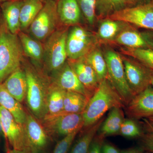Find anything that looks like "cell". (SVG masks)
Listing matches in <instances>:
<instances>
[{
	"mask_svg": "<svg viewBox=\"0 0 153 153\" xmlns=\"http://www.w3.org/2000/svg\"><path fill=\"white\" fill-rule=\"evenodd\" d=\"M125 105L109 80L104 79L100 82L98 88L88 100L82 113L84 123L81 130H85L95 124L114 108H124Z\"/></svg>",
	"mask_w": 153,
	"mask_h": 153,
	"instance_id": "obj_1",
	"label": "cell"
},
{
	"mask_svg": "<svg viewBox=\"0 0 153 153\" xmlns=\"http://www.w3.org/2000/svg\"><path fill=\"white\" fill-rule=\"evenodd\" d=\"M23 51L18 35L9 31L3 19L0 27V83L21 67Z\"/></svg>",
	"mask_w": 153,
	"mask_h": 153,
	"instance_id": "obj_2",
	"label": "cell"
},
{
	"mask_svg": "<svg viewBox=\"0 0 153 153\" xmlns=\"http://www.w3.org/2000/svg\"><path fill=\"white\" fill-rule=\"evenodd\" d=\"M24 70L27 85L26 99L28 109L41 121L47 113L48 89L51 80L30 67L26 66Z\"/></svg>",
	"mask_w": 153,
	"mask_h": 153,
	"instance_id": "obj_3",
	"label": "cell"
},
{
	"mask_svg": "<svg viewBox=\"0 0 153 153\" xmlns=\"http://www.w3.org/2000/svg\"><path fill=\"white\" fill-rule=\"evenodd\" d=\"M101 46L107 67V79L117 91L126 105L134 96L127 82L121 54L110 45Z\"/></svg>",
	"mask_w": 153,
	"mask_h": 153,
	"instance_id": "obj_4",
	"label": "cell"
},
{
	"mask_svg": "<svg viewBox=\"0 0 153 153\" xmlns=\"http://www.w3.org/2000/svg\"><path fill=\"white\" fill-rule=\"evenodd\" d=\"M68 28L55 31L47 39L44 48V67L48 72L54 73L67 61L66 42Z\"/></svg>",
	"mask_w": 153,
	"mask_h": 153,
	"instance_id": "obj_5",
	"label": "cell"
},
{
	"mask_svg": "<svg viewBox=\"0 0 153 153\" xmlns=\"http://www.w3.org/2000/svg\"><path fill=\"white\" fill-rule=\"evenodd\" d=\"M100 44L95 32L78 25L68 30L66 48L68 60H74L85 57L92 49Z\"/></svg>",
	"mask_w": 153,
	"mask_h": 153,
	"instance_id": "obj_6",
	"label": "cell"
},
{
	"mask_svg": "<svg viewBox=\"0 0 153 153\" xmlns=\"http://www.w3.org/2000/svg\"><path fill=\"white\" fill-rule=\"evenodd\" d=\"M41 122L49 137H64L77 130H81L84 123L82 113L64 112L46 115Z\"/></svg>",
	"mask_w": 153,
	"mask_h": 153,
	"instance_id": "obj_7",
	"label": "cell"
},
{
	"mask_svg": "<svg viewBox=\"0 0 153 153\" xmlns=\"http://www.w3.org/2000/svg\"><path fill=\"white\" fill-rule=\"evenodd\" d=\"M108 18L122 21L138 28L153 31V0L142 4L125 8Z\"/></svg>",
	"mask_w": 153,
	"mask_h": 153,
	"instance_id": "obj_8",
	"label": "cell"
},
{
	"mask_svg": "<svg viewBox=\"0 0 153 153\" xmlns=\"http://www.w3.org/2000/svg\"><path fill=\"white\" fill-rule=\"evenodd\" d=\"M121 55L127 82L134 96L150 85V69L133 57L122 54Z\"/></svg>",
	"mask_w": 153,
	"mask_h": 153,
	"instance_id": "obj_9",
	"label": "cell"
},
{
	"mask_svg": "<svg viewBox=\"0 0 153 153\" xmlns=\"http://www.w3.org/2000/svg\"><path fill=\"white\" fill-rule=\"evenodd\" d=\"M0 122L3 135L12 149L28 153V146L24 125L17 121L13 116L0 105Z\"/></svg>",
	"mask_w": 153,
	"mask_h": 153,
	"instance_id": "obj_10",
	"label": "cell"
},
{
	"mask_svg": "<svg viewBox=\"0 0 153 153\" xmlns=\"http://www.w3.org/2000/svg\"><path fill=\"white\" fill-rule=\"evenodd\" d=\"M58 21L57 4L48 1L30 25L31 33L38 40H45L55 31Z\"/></svg>",
	"mask_w": 153,
	"mask_h": 153,
	"instance_id": "obj_11",
	"label": "cell"
},
{
	"mask_svg": "<svg viewBox=\"0 0 153 153\" xmlns=\"http://www.w3.org/2000/svg\"><path fill=\"white\" fill-rule=\"evenodd\" d=\"M26 120L24 123L28 146V153H40L48 146L49 137L41 121L25 108Z\"/></svg>",
	"mask_w": 153,
	"mask_h": 153,
	"instance_id": "obj_12",
	"label": "cell"
},
{
	"mask_svg": "<svg viewBox=\"0 0 153 153\" xmlns=\"http://www.w3.org/2000/svg\"><path fill=\"white\" fill-rule=\"evenodd\" d=\"M116 45L122 48L153 50V31H140L127 23L112 46Z\"/></svg>",
	"mask_w": 153,
	"mask_h": 153,
	"instance_id": "obj_13",
	"label": "cell"
},
{
	"mask_svg": "<svg viewBox=\"0 0 153 153\" xmlns=\"http://www.w3.org/2000/svg\"><path fill=\"white\" fill-rule=\"evenodd\" d=\"M124 108L128 118L134 120L153 116V88L152 85H149L134 96Z\"/></svg>",
	"mask_w": 153,
	"mask_h": 153,
	"instance_id": "obj_14",
	"label": "cell"
},
{
	"mask_svg": "<svg viewBox=\"0 0 153 153\" xmlns=\"http://www.w3.org/2000/svg\"><path fill=\"white\" fill-rule=\"evenodd\" d=\"M51 81L66 91L81 94L89 100L91 97L67 61L60 69L52 73Z\"/></svg>",
	"mask_w": 153,
	"mask_h": 153,
	"instance_id": "obj_15",
	"label": "cell"
},
{
	"mask_svg": "<svg viewBox=\"0 0 153 153\" xmlns=\"http://www.w3.org/2000/svg\"><path fill=\"white\" fill-rule=\"evenodd\" d=\"M78 79L91 96L97 90L100 82L95 71L84 58L67 60Z\"/></svg>",
	"mask_w": 153,
	"mask_h": 153,
	"instance_id": "obj_16",
	"label": "cell"
},
{
	"mask_svg": "<svg viewBox=\"0 0 153 153\" xmlns=\"http://www.w3.org/2000/svg\"><path fill=\"white\" fill-rule=\"evenodd\" d=\"M97 30L95 32L99 42L101 45L112 46L118 36L127 23L110 18L98 21Z\"/></svg>",
	"mask_w": 153,
	"mask_h": 153,
	"instance_id": "obj_17",
	"label": "cell"
},
{
	"mask_svg": "<svg viewBox=\"0 0 153 153\" xmlns=\"http://www.w3.org/2000/svg\"><path fill=\"white\" fill-rule=\"evenodd\" d=\"M5 88L19 102L26 99L27 93V77L24 69L20 67L14 71L3 82Z\"/></svg>",
	"mask_w": 153,
	"mask_h": 153,
	"instance_id": "obj_18",
	"label": "cell"
},
{
	"mask_svg": "<svg viewBox=\"0 0 153 153\" xmlns=\"http://www.w3.org/2000/svg\"><path fill=\"white\" fill-rule=\"evenodd\" d=\"M22 4V0H9L0 4L3 19L13 34L18 35L21 31L20 16Z\"/></svg>",
	"mask_w": 153,
	"mask_h": 153,
	"instance_id": "obj_19",
	"label": "cell"
},
{
	"mask_svg": "<svg viewBox=\"0 0 153 153\" xmlns=\"http://www.w3.org/2000/svg\"><path fill=\"white\" fill-rule=\"evenodd\" d=\"M57 11L59 21L64 26L79 25L82 13L76 0H59Z\"/></svg>",
	"mask_w": 153,
	"mask_h": 153,
	"instance_id": "obj_20",
	"label": "cell"
},
{
	"mask_svg": "<svg viewBox=\"0 0 153 153\" xmlns=\"http://www.w3.org/2000/svg\"><path fill=\"white\" fill-rule=\"evenodd\" d=\"M123 108L115 107L110 110L109 114L105 119L97 132L102 138L107 136L120 134L122 125L125 120Z\"/></svg>",
	"mask_w": 153,
	"mask_h": 153,
	"instance_id": "obj_21",
	"label": "cell"
},
{
	"mask_svg": "<svg viewBox=\"0 0 153 153\" xmlns=\"http://www.w3.org/2000/svg\"><path fill=\"white\" fill-rule=\"evenodd\" d=\"M0 105L10 112L19 123L24 125L26 117L25 108L9 93L2 83H0Z\"/></svg>",
	"mask_w": 153,
	"mask_h": 153,
	"instance_id": "obj_22",
	"label": "cell"
},
{
	"mask_svg": "<svg viewBox=\"0 0 153 153\" xmlns=\"http://www.w3.org/2000/svg\"><path fill=\"white\" fill-rule=\"evenodd\" d=\"M95 71L100 82L107 78V67L101 44H99L83 57Z\"/></svg>",
	"mask_w": 153,
	"mask_h": 153,
	"instance_id": "obj_23",
	"label": "cell"
},
{
	"mask_svg": "<svg viewBox=\"0 0 153 153\" xmlns=\"http://www.w3.org/2000/svg\"><path fill=\"white\" fill-rule=\"evenodd\" d=\"M66 92V91L51 81L48 89L46 115L57 114L63 112V102Z\"/></svg>",
	"mask_w": 153,
	"mask_h": 153,
	"instance_id": "obj_24",
	"label": "cell"
},
{
	"mask_svg": "<svg viewBox=\"0 0 153 153\" xmlns=\"http://www.w3.org/2000/svg\"><path fill=\"white\" fill-rule=\"evenodd\" d=\"M44 5L41 0H25L21 7L20 22L21 29L30 27L33 20L43 8Z\"/></svg>",
	"mask_w": 153,
	"mask_h": 153,
	"instance_id": "obj_25",
	"label": "cell"
},
{
	"mask_svg": "<svg viewBox=\"0 0 153 153\" xmlns=\"http://www.w3.org/2000/svg\"><path fill=\"white\" fill-rule=\"evenodd\" d=\"M104 120L105 118L102 117L92 126L83 131L82 135L76 141L70 153H88L91 143Z\"/></svg>",
	"mask_w": 153,
	"mask_h": 153,
	"instance_id": "obj_26",
	"label": "cell"
},
{
	"mask_svg": "<svg viewBox=\"0 0 153 153\" xmlns=\"http://www.w3.org/2000/svg\"><path fill=\"white\" fill-rule=\"evenodd\" d=\"M23 49L26 55L37 63L43 59L44 49L40 42L21 31L18 34Z\"/></svg>",
	"mask_w": 153,
	"mask_h": 153,
	"instance_id": "obj_27",
	"label": "cell"
},
{
	"mask_svg": "<svg viewBox=\"0 0 153 153\" xmlns=\"http://www.w3.org/2000/svg\"><path fill=\"white\" fill-rule=\"evenodd\" d=\"M89 99L81 94L66 91L63 102V112L82 113Z\"/></svg>",
	"mask_w": 153,
	"mask_h": 153,
	"instance_id": "obj_28",
	"label": "cell"
},
{
	"mask_svg": "<svg viewBox=\"0 0 153 153\" xmlns=\"http://www.w3.org/2000/svg\"><path fill=\"white\" fill-rule=\"evenodd\" d=\"M126 7L125 0H96L97 21L108 18Z\"/></svg>",
	"mask_w": 153,
	"mask_h": 153,
	"instance_id": "obj_29",
	"label": "cell"
},
{
	"mask_svg": "<svg viewBox=\"0 0 153 153\" xmlns=\"http://www.w3.org/2000/svg\"><path fill=\"white\" fill-rule=\"evenodd\" d=\"M120 53L134 58L149 69L153 70V50L120 47Z\"/></svg>",
	"mask_w": 153,
	"mask_h": 153,
	"instance_id": "obj_30",
	"label": "cell"
},
{
	"mask_svg": "<svg viewBox=\"0 0 153 153\" xmlns=\"http://www.w3.org/2000/svg\"><path fill=\"white\" fill-rule=\"evenodd\" d=\"M76 1L88 24L91 27H94L97 21L96 0H76Z\"/></svg>",
	"mask_w": 153,
	"mask_h": 153,
	"instance_id": "obj_31",
	"label": "cell"
},
{
	"mask_svg": "<svg viewBox=\"0 0 153 153\" xmlns=\"http://www.w3.org/2000/svg\"><path fill=\"white\" fill-rule=\"evenodd\" d=\"M120 134L128 138H134L141 136L143 134L140 126L134 120H125L121 127Z\"/></svg>",
	"mask_w": 153,
	"mask_h": 153,
	"instance_id": "obj_32",
	"label": "cell"
},
{
	"mask_svg": "<svg viewBox=\"0 0 153 153\" xmlns=\"http://www.w3.org/2000/svg\"><path fill=\"white\" fill-rule=\"evenodd\" d=\"M80 131V129L77 130L63 137L56 144L53 153H68L76 135Z\"/></svg>",
	"mask_w": 153,
	"mask_h": 153,
	"instance_id": "obj_33",
	"label": "cell"
},
{
	"mask_svg": "<svg viewBox=\"0 0 153 153\" xmlns=\"http://www.w3.org/2000/svg\"><path fill=\"white\" fill-rule=\"evenodd\" d=\"M142 143L146 150L153 153V132L143 134L141 136Z\"/></svg>",
	"mask_w": 153,
	"mask_h": 153,
	"instance_id": "obj_34",
	"label": "cell"
},
{
	"mask_svg": "<svg viewBox=\"0 0 153 153\" xmlns=\"http://www.w3.org/2000/svg\"><path fill=\"white\" fill-rule=\"evenodd\" d=\"M103 138L99 136L94 137L88 153H102V146Z\"/></svg>",
	"mask_w": 153,
	"mask_h": 153,
	"instance_id": "obj_35",
	"label": "cell"
},
{
	"mask_svg": "<svg viewBox=\"0 0 153 153\" xmlns=\"http://www.w3.org/2000/svg\"><path fill=\"white\" fill-rule=\"evenodd\" d=\"M142 120L144 128L146 132H153V116Z\"/></svg>",
	"mask_w": 153,
	"mask_h": 153,
	"instance_id": "obj_36",
	"label": "cell"
},
{
	"mask_svg": "<svg viewBox=\"0 0 153 153\" xmlns=\"http://www.w3.org/2000/svg\"><path fill=\"white\" fill-rule=\"evenodd\" d=\"M102 153H121L120 151L112 145L109 143L102 144Z\"/></svg>",
	"mask_w": 153,
	"mask_h": 153,
	"instance_id": "obj_37",
	"label": "cell"
},
{
	"mask_svg": "<svg viewBox=\"0 0 153 153\" xmlns=\"http://www.w3.org/2000/svg\"><path fill=\"white\" fill-rule=\"evenodd\" d=\"M152 0H125L126 7H132L134 6L142 4L145 3L150 1Z\"/></svg>",
	"mask_w": 153,
	"mask_h": 153,
	"instance_id": "obj_38",
	"label": "cell"
},
{
	"mask_svg": "<svg viewBox=\"0 0 153 153\" xmlns=\"http://www.w3.org/2000/svg\"><path fill=\"white\" fill-rule=\"evenodd\" d=\"M6 153H27L24 151L17 150L14 149L7 148Z\"/></svg>",
	"mask_w": 153,
	"mask_h": 153,
	"instance_id": "obj_39",
	"label": "cell"
},
{
	"mask_svg": "<svg viewBox=\"0 0 153 153\" xmlns=\"http://www.w3.org/2000/svg\"><path fill=\"white\" fill-rule=\"evenodd\" d=\"M150 85L153 88V70L150 69Z\"/></svg>",
	"mask_w": 153,
	"mask_h": 153,
	"instance_id": "obj_40",
	"label": "cell"
},
{
	"mask_svg": "<svg viewBox=\"0 0 153 153\" xmlns=\"http://www.w3.org/2000/svg\"><path fill=\"white\" fill-rule=\"evenodd\" d=\"M140 153L138 151L134 150H128L126 151V152H123V153Z\"/></svg>",
	"mask_w": 153,
	"mask_h": 153,
	"instance_id": "obj_41",
	"label": "cell"
},
{
	"mask_svg": "<svg viewBox=\"0 0 153 153\" xmlns=\"http://www.w3.org/2000/svg\"><path fill=\"white\" fill-rule=\"evenodd\" d=\"M3 21V17L2 16L1 13V11H0V27H1V25L2 22Z\"/></svg>",
	"mask_w": 153,
	"mask_h": 153,
	"instance_id": "obj_42",
	"label": "cell"
},
{
	"mask_svg": "<svg viewBox=\"0 0 153 153\" xmlns=\"http://www.w3.org/2000/svg\"><path fill=\"white\" fill-rule=\"evenodd\" d=\"M7 1H9V0H0V4Z\"/></svg>",
	"mask_w": 153,
	"mask_h": 153,
	"instance_id": "obj_43",
	"label": "cell"
},
{
	"mask_svg": "<svg viewBox=\"0 0 153 153\" xmlns=\"http://www.w3.org/2000/svg\"><path fill=\"white\" fill-rule=\"evenodd\" d=\"M1 8H0V11H1Z\"/></svg>",
	"mask_w": 153,
	"mask_h": 153,
	"instance_id": "obj_44",
	"label": "cell"
}]
</instances>
